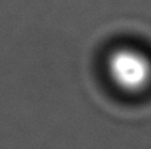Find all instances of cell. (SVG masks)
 I'll return each instance as SVG.
<instances>
[{
    "label": "cell",
    "instance_id": "1",
    "mask_svg": "<svg viewBox=\"0 0 151 149\" xmlns=\"http://www.w3.org/2000/svg\"><path fill=\"white\" fill-rule=\"evenodd\" d=\"M106 67L114 86L126 94L138 95L151 86V57L142 50L116 48L110 53Z\"/></svg>",
    "mask_w": 151,
    "mask_h": 149
}]
</instances>
